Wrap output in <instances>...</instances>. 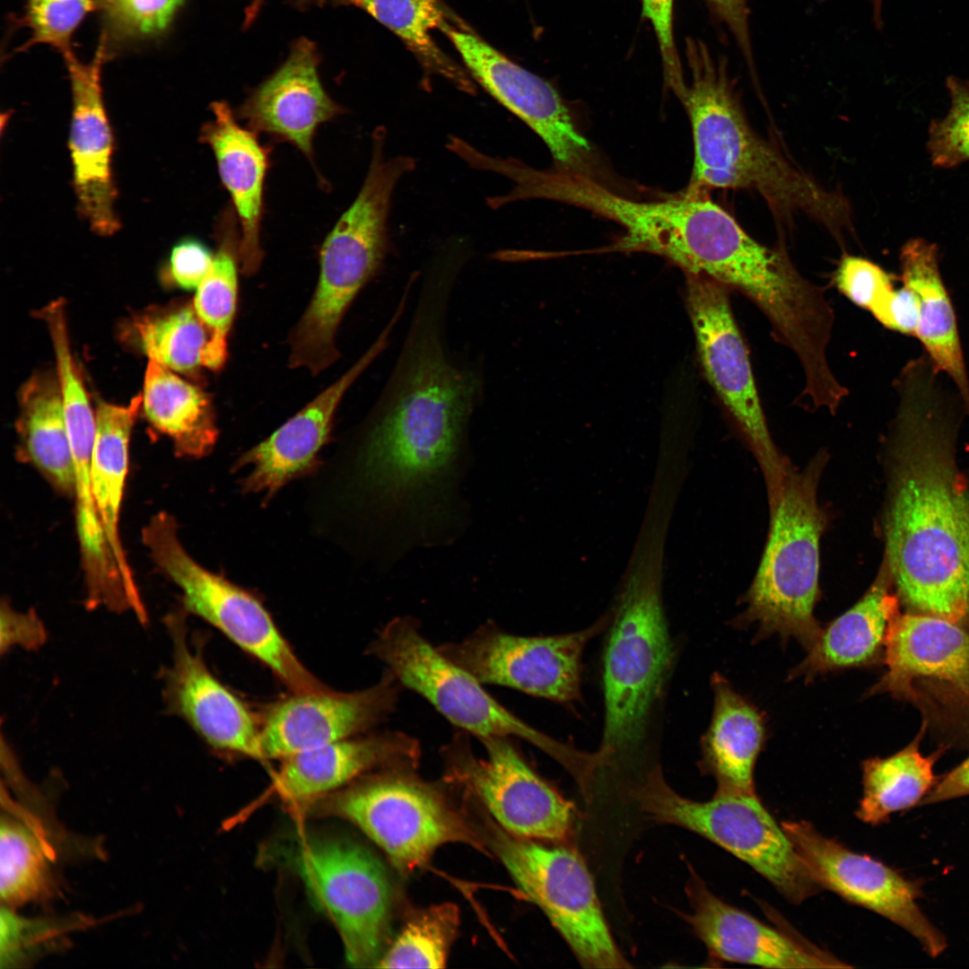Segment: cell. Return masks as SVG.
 I'll list each match as a JSON object with an SVG mask.
<instances>
[{"mask_svg": "<svg viewBox=\"0 0 969 969\" xmlns=\"http://www.w3.org/2000/svg\"><path fill=\"white\" fill-rule=\"evenodd\" d=\"M894 469L886 516L885 563L912 613L960 624L969 617V490L928 366L897 380Z\"/></svg>", "mask_w": 969, "mask_h": 969, "instance_id": "cell-1", "label": "cell"}, {"mask_svg": "<svg viewBox=\"0 0 969 969\" xmlns=\"http://www.w3.org/2000/svg\"><path fill=\"white\" fill-rule=\"evenodd\" d=\"M691 73L681 100L694 139V167L686 192L744 189L759 194L773 214H804L839 235L851 225L850 207L761 137L746 120L724 57L700 39L685 38Z\"/></svg>", "mask_w": 969, "mask_h": 969, "instance_id": "cell-2", "label": "cell"}, {"mask_svg": "<svg viewBox=\"0 0 969 969\" xmlns=\"http://www.w3.org/2000/svg\"><path fill=\"white\" fill-rule=\"evenodd\" d=\"M668 524L644 519L619 586L604 653L605 722L600 751L609 760L641 742L673 661L662 600Z\"/></svg>", "mask_w": 969, "mask_h": 969, "instance_id": "cell-3", "label": "cell"}, {"mask_svg": "<svg viewBox=\"0 0 969 969\" xmlns=\"http://www.w3.org/2000/svg\"><path fill=\"white\" fill-rule=\"evenodd\" d=\"M386 129L372 135L363 184L324 240L315 292L289 336V363L318 375L338 357L335 337L357 293L373 276L388 245L391 197L399 179L415 167L409 156L385 158Z\"/></svg>", "mask_w": 969, "mask_h": 969, "instance_id": "cell-4", "label": "cell"}, {"mask_svg": "<svg viewBox=\"0 0 969 969\" xmlns=\"http://www.w3.org/2000/svg\"><path fill=\"white\" fill-rule=\"evenodd\" d=\"M825 461V453L820 452L800 471L790 466L769 495L768 538L739 618L740 624H759V637H793L808 650L822 632L814 608L819 596L820 539L826 525L817 486Z\"/></svg>", "mask_w": 969, "mask_h": 969, "instance_id": "cell-5", "label": "cell"}, {"mask_svg": "<svg viewBox=\"0 0 969 969\" xmlns=\"http://www.w3.org/2000/svg\"><path fill=\"white\" fill-rule=\"evenodd\" d=\"M368 654L381 661L401 686L428 701L459 730L478 739L496 736L524 739L574 777L588 768L589 753L556 741L511 713L483 684L430 643L416 619L400 616L389 621L369 646Z\"/></svg>", "mask_w": 969, "mask_h": 969, "instance_id": "cell-6", "label": "cell"}, {"mask_svg": "<svg viewBox=\"0 0 969 969\" xmlns=\"http://www.w3.org/2000/svg\"><path fill=\"white\" fill-rule=\"evenodd\" d=\"M142 539L156 567L179 589L185 612L214 626L291 692L327 688L296 656L258 597L205 569L189 554L172 515L160 511L152 516Z\"/></svg>", "mask_w": 969, "mask_h": 969, "instance_id": "cell-7", "label": "cell"}, {"mask_svg": "<svg viewBox=\"0 0 969 969\" xmlns=\"http://www.w3.org/2000/svg\"><path fill=\"white\" fill-rule=\"evenodd\" d=\"M649 818L696 833L747 863L784 897L800 904L817 893L814 881L791 842L755 793L717 789L707 801H694L674 791L659 770L633 790Z\"/></svg>", "mask_w": 969, "mask_h": 969, "instance_id": "cell-8", "label": "cell"}, {"mask_svg": "<svg viewBox=\"0 0 969 969\" xmlns=\"http://www.w3.org/2000/svg\"><path fill=\"white\" fill-rule=\"evenodd\" d=\"M485 839L526 899L546 914L587 968H627L604 916L592 876L573 849L510 834L490 820Z\"/></svg>", "mask_w": 969, "mask_h": 969, "instance_id": "cell-9", "label": "cell"}, {"mask_svg": "<svg viewBox=\"0 0 969 969\" xmlns=\"http://www.w3.org/2000/svg\"><path fill=\"white\" fill-rule=\"evenodd\" d=\"M415 767L390 766L362 780L337 797L338 813L380 847L403 874L425 865L449 842L485 852L482 838L452 809L437 785L413 773Z\"/></svg>", "mask_w": 969, "mask_h": 969, "instance_id": "cell-10", "label": "cell"}, {"mask_svg": "<svg viewBox=\"0 0 969 969\" xmlns=\"http://www.w3.org/2000/svg\"><path fill=\"white\" fill-rule=\"evenodd\" d=\"M291 865L334 922L347 962L374 966L389 936L393 891L379 860L358 844L312 840L291 853Z\"/></svg>", "mask_w": 969, "mask_h": 969, "instance_id": "cell-11", "label": "cell"}, {"mask_svg": "<svg viewBox=\"0 0 969 969\" xmlns=\"http://www.w3.org/2000/svg\"><path fill=\"white\" fill-rule=\"evenodd\" d=\"M729 294L712 279L687 275V307L705 377L759 461L769 493L778 488L790 465L772 439Z\"/></svg>", "mask_w": 969, "mask_h": 969, "instance_id": "cell-12", "label": "cell"}, {"mask_svg": "<svg viewBox=\"0 0 969 969\" xmlns=\"http://www.w3.org/2000/svg\"><path fill=\"white\" fill-rule=\"evenodd\" d=\"M512 738L479 739L486 757L476 756L469 734L459 730L442 748L447 779L477 797L511 834L560 842L573 833V805L537 775Z\"/></svg>", "mask_w": 969, "mask_h": 969, "instance_id": "cell-13", "label": "cell"}, {"mask_svg": "<svg viewBox=\"0 0 969 969\" xmlns=\"http://www.w3.org/2000/svg\"><path fill=\"white\" fill-rule=\"evenodd\" d=\"M606 621L604 617L585 630L551 636L515 635L487 622L466 639L437 649L483 685L567 703L580 696L583 650Z\"/></svg>", "mask_w": 969, "mask_h": 969, "instance_id": "cell-14", "label": "cell"}, {"mask_svg": "<svg viewBox=\"0 0 969 969\" xmlns=\"http://www.w3.org/2000/svg\"><path fill=\"white\" fill-rule=\"evenodd\" d=\"M781 827L820 888L891 921L933 957L947 947L944 935L921 909L913 883L884 863L825 836L807 821H783Z\"/></svg>", "mask_w": 969, "mask_h": 969, "instance_id": "cell-15", "label": "cell"}, {"mask_svg": "<svg viewBox=\"0 0 969 969\" xmlns=\"http://www.w3.org/2000/svg\"><path fill=\"white\" fill-rule=\"evenodd\" d=\"M474 79L546 144L556 168L590 175L591 148L568 107L546 80L462 29H442Z\"/></svg>", "mask_w": 969, "mask_h": 969, "instance_id": "cell-16", "label": "cell"}, {"mask_svg": "<svg viewBox=\"0 0 969 969\" xmlns=\"http://www.w3.org/2000/svg\"><path fill=\"white\" fill-rule=\"evenodd\" d=\"M165 624L172 644V661L161 673L166 711L183 719L214 751L261 759L259 719L189 642L185 611L167 615Z\"/></svg>", "mask_w": 969, "mask_h": 969, "instance_id": "cell-17", "label": "cell"}, {"mask_svg": "<svg viewBox=\"0 0 969 969\" xmlns=\"http://www.w3.org/2000/svg\"><path fill=\"white\" fill-rule=\"evenodd\" d=\"M400 686L386 670L377 684L362 690L291 692L259 718L261 759H284L362 735L394 711Z\"/></svg>", "mask_w": 969, "mask_h": 969, "instance_id": "cell-18", "label": "cell"}, {"mask_svg": "<svg viewBox=\"0 0 969 969\" xmlns=\"http://www.w3.org/2000/svg\"><path fill=\"white\" fill-rule=\"evenodd\" d=\"M391 328L388 325L362 356L337 380L271 435L237 458L232 466L234 471L249 469L240 481L244 493H260L266 504L290 482L316 472L320 465L319 453L330 438L334 415L342 398L383 350Z\"/></svg>", "mask_w": 969, "mask_h": 969, "instance_id": "cell-19", "label": "cell"}, {"mask_svg": "<svg viewBox=\"0 0 969 969\" xmlns=\"http://www.w3.org/2000/svg\"><path fill=\"white\" fill-rule=\"evenodd\" d=\"M63 56L71 83L69 149L77 208L94 232L112 235L120 223L115 212L117 191L111 172L113 137L101 89L107 51L100 39L88 63L78 60L73 51Z\"/></svg>", "mask_w": 969, "mask_h": 969, "instance_id": "cell-20", "label": "cell"}, {"mask_svg": "<svg viewBox=\"0 0 969 969\" xmlns=\"http://www.w3.org/2000/svg\"><path fill=\"white\" fill-rule=\"evenodd\" d=\"M315 45L301 39L284 64L244 100L238 117L249 129L287 142L313 162L318 127L344 113L325 91Z\"/></svg>", "mask_w": 969, "mask_h": 969, "instance_id": "cell-21", "label": "cell"}, {"mask_svg": "<svg viewBox=\"0 0 969 969\" xmlns=\"http://www.w3.org/2000/svg\"><path fill=\"white\" fill-rule=\"evenodd\" d=\"M686 893L692 913L685 920L717 960L769 968L851 966L723 902L697 876Z\"/></svg>", "mask_w": 969, "mask_h": 969, "instance_id": "cell-22", "label": "cell"}, {"mask_svg": "<svg viewBox=\"0 0 969 969\" xmlns=\"http://www.w3.org/2000/svg\"><path fill=\"white\" fill-rule=\"evenodd\" d=\"M884 648L886 671L869 695H907L917 680L926 678L947 685L969 703V633L959 624L897 609Z\"/></svg>", "mask_w": 969, "mask_h": 969, "instance_id": "cell-23", "label": "cell"}, {"mask_svg": "<svg viewBox=\"0 0 969 969\" xmlns=\"http://www.w3.org/2000/svg\"><path fill=\"white\" fill-rule=\"evenodd\" d=\"M210 108L214 118L203 125L199 138L214 153L238 218L240 271L253 275L263 259L260 231L269 150L260 144L257 133L237 122L228 103L216 101Z\"/></svg>", "mask_w": 969, "mask_h": 969, "instance_id": "cell-24", "label": "cell"}, {"mask_svg": "<svg viewBox=\"0 0 969 969\" xmlns=\"http://www.w3.org/2000/svg\"><path fill=\"white\" fill-rule=\"evenodd\" d=\"M421 755L418 740L400 731L359 735L284 758L275 785L292 800H307L375 769L416 765Z\"/></svg>", "mask_w": 969, "mask_h": 969, "instance_id": "cell-25", "label": "cell"}, {"mask_svg": "<svg viewBox=\"0 0 969 969\" xmlns=\"http://www.w3.org/2000/svg\"><path fill=\"white\" fill-rule=\"evenodd\" d=\"M141 408L142 394L134 397L127 405L98 403L91 488L106 541L131 602L132 613L144 622L148 619L147 610L129 564L119 528L128 472L130 436Z\"/></svg>", "mask_w": 969, "mask_h": 969, "instance_id": "cell-26", "label": "cell"}, {"mask_svg": "<svg viewBox=\"0 0 969 969\" xmlns=\"http://www.w3.org/2000/svg\"><path fill=\"white\" fill-rule=\"evenodd\" d=\"M892 580L884 562L876 581L850 609L831 622L790 677L810 680L830 671L871 663L882 646L889 622L898 609Z\"/></svg>", "mask_w": 969, "mask_h": 969, "instance_id": "cell-27", "label": "cell"}, {"mask_svg": "<svg viewBox=\"0 0 969 969\" xmlns=\"http://www.w3.org/2000/svg\"><path fill=\"white\" fill-rule=\"evenodd\" d=\"M902 281L919 296L921 316L916 336L936 371L955 382L969 411V380L956 314L938 266L936 244L921 238L909 240L900 254Z\"/></svg>", "mask_w": 969, "mask_h": 969, "instance_id": "cell-28", "label": "cell"}, {"mask_svg": "<svg viewBox=\"0 0 969 969\" xmlns=\"http://www.w3.org/2000/svg\"><path fill=\"white\" fill-rule=\"evenodd\" d=\"M714 709L703 738L705 767L718 789L755 793L754 768L764 741L761 713L720 676L712 678Z\"/></svg>", "mask_w": 969, "mask_h": 969, "instance_id": "cell-29", "label": "cell"}, {"mask_svg": "<svg viewBox=\"0 0 969 969\" xmlns=\"http://www.w3.org/2000/svg\"><path fill=\"white\" fill-rule=\"evenodd\" d=\"M142 408L179 457L201 458L213 451L219 430L210 397L153 360L144 373Z\"/></svg>", "mask_w": 969, "mask_h": 969, "instance_id": "cell-30", "label": "cell"}, {"mask_svg": "<svg viewBox=\"0 0 969 969\" xmlns=\"http://www.w3.org/2000/svg\"><path fill=\"white\" fill-rule=\"evenodd\" d=\"M19 453L58 493L74 496V473L57 374H33L19 395Z\"/></svg>", "mask_w": 969, "mask_h": 969, "instance_id": "cell-31", "label": "cell"}, {"mask_svg": "<svg viewBox=\"0 0 969 969\" xmlns=\"http://www.w3.org/2000/svg\"><path fill=\"white\" fill-rule=\"evenodd\" d=\"M235 211L227 207L216 224L217 248L212 265L196 289L193 306L210 336L203 366L220 371L228 357L227 338L237 308L240 232Z\"/></svg>", "mask_w": 969, "mask_h": 969, "instance_id": "cell-32", "label": "cell"}, {"mask_svg": "<svg viewBox=\"0 0 969 969\" xmlns=\"http://www.w3.org/2000/svg\"><path fill=\"white\" fill-rule=\"evenodd\" d=\"M2 816L0 893L3 906L13 909L49 897L55 881V852L43 827L24 815Z\"/></svg>", "mask_w": 969, "mask_h": 969, "instance_id": "cell-33", "label": "cell"}, {"mask_svg": "<svg viewBox=\"0 0 969 969\" xmlns=\"http://www.w3.org/2000/svg\"><path fill=\"white\" fill-rule=\"evenodd\" d=\"M935 756L919 751V740L886 758L862 764L863 793L856 810L862 822L878 825L921 800L935 784Z\"/></svg>", "mask_w": 969, "mask_h": 969, "instance_id": "cell-34", "label": "cell"}, {"mask_svg": "<svg viewBox=\"0 0 969 969\" xmlns=\"http://www.w3.org/2000/svg\"><path fill=\"white\" fill-rule=\"evenodd\" d=\"M353 4L394 32L426 65L467 92L470 82L447 62L432 38V31L445 25L439 0H341Z\"/></svg>", "mask_w": 969, "mask_h": 969, "instance_id": "cell-35", "label": "cell"}, {"mask_svg": "<svg viewBox=\"0 0 969 969\" xmlns=\"http://www.w3.org/2000/svg\"><path fill=\"white\" fill-rule=\"evenodd\" d=\"M144 353L162 366L188 375L197 374L209 341V331L193 303L141 317L135 323Z\"/></svg>", "mask_w": 969, "mask_h": 969, "instance_id": "cell-36", "label": "cell"}, {"mask_svg": "<svg viewBox=\"0 0 969 969\" xmlns=\"http://www.w3.org/2000/svg\"><path fill=\"white\" fill-rule=\"evenodd\" d=\"M459 927L451 903L425 908L403 926L376 964L378 968H443Z\"/></svg>", "mask_w": 969, "mask_h": 969, "instance_id": "cell-37", "label": "cell"}, {"mask_svg": "<svg viewBox=\"0 0 969 969\" xmlns=\"http://www.w3.org/2000/svg\"><path fill=\"white\" fill-rule=\"evenodd\" d=\"M185 0H98L107 54L115 47L156 38L171 23Z\"/></svg>", "mask_w": 969, "mask_h": 969, "instance_id": "cell-38", "label": "cell"}, {"mask_svg": "<svg viewBox=\"0 0 969 969\" xmlns=\"http://www.w3.org/2000/svg\"><path fill=\"white\" fill-rule=\"evenodd\" d=\"M951 106L947 114L929 127L927 149L934 167L949 169L969 161V83L947 79Z\"/></svg>", "mask_w": 969, "mask_h": 969, "instance_id": "cell-39", "label": "cell"}, {"mask_svg": "<svg viewBox=\"0 0 969 969\" xmlns=\"http://www.w3.org/2000/svg\"><path fill=\"white\" fill-rule=\"evenodd\" d=\"M80 923L69 919H30L18 916L11 908L1 910L2 966L27 962L52 947L65 931Z\"/></svg>", "mask_w": 969, "mask_h": 969, "instance_id": "cell-40", "label": "cell"}, {"mask_svg": "<svg viewBox=\"0 0 969 969\" xmlns=\"http://www.w3.org/2000/svg\"><path fill=\"white\" fill-rule=\"evenodd\" d=\"M98 0H27L24 23L31 30V44H47L63 55L71 52L74 31Z\"/></svg>", "mask_w": 969, "mask_h": 969, "instance_id": "cell-41", "label": "cell"}, {"mask_svg": "<svg viewBox=\"0 0 969 969\" xmlns=\"http://www.w3.org/2000/svg\"><path fill=\"white\" fill-rule=\"evenodd\" d=\"M893 281L892 275L878 265L849 254L842 258L834 275L838 290L869 312L894 288Z\"/></svg>", "mask_w": 969, "mask_h": 969, "instance_id": "cell-42", "label": "cell"}, {"mask_svg": "<svg viewBox=\"0 0 969 969\" xmlns=\"http://www.w3.org/2000/svg\"><path fill=\"white\" fill-rule=\"evenodd\" d=\"M674 3L642 0V16L650 23L657 39L666 83L680 98L686 83L674 34Z\"/></svg>", "mask_w": 969, "mask_h": 969, "instance_id": "cell-43", "label": "cell"}, {"mask_svg": "<svg viewBox=\"0 0 969 969\" xmlns=\"http://www.w3.org/2000/svg\"><path fill=\"white\" fill-rule=\"evenodd\" d=\"M214 254L195 238H185L171 249L168 273L172 282L185 290L196 289L206 275Z\"/></svg>", "mask_w": 969, "mask_h": 969, "instance_id": "cell-44", "label": "cell"}, {"mask_svg": "<svg viewBox=\"0 0 969 969\" xmlns=\"http://www.w3.org/2000/svg\"><path fill=\"white\" fill-rule=\"evenodd\" d=\"M712 18L733 38L750 74H756L749 25V0H703Z\"/></svg>", "mask_w": 969, "mask_h": 969, "instance_id": "cell-45", "label": "cell"}, {"mask_svg": "<svg viewBox=\"0 0 969 969\" xmlns=\"http://www.w3.org/2000/svg\"><path fill=\"white\" fill-rule=\"evenodd\" d=\"M870 313L886 328L915 336L921 316L920 299L906 285L896 290L893 288Z\"/></svg>", "mask_w": 969, "mask_h": 969, "instance_id": "cell-46", "label": "cell"}, {"mask_svg": "<svg viewBox=\"0 0 969 969\" xmlns=\"http://www.w3.org/2000/svg\"><path fill=\"white\" fill-rule=\"evenodd\" d=\"M47 640V631L34 610L21 612L7 600L1 604V653L14 646L37 650Z\"/></svg>", "mask_w": 969, "mask_h": 969, "instance_id": "cell-47", "label": "cell"}, {"mask_svg": "<svg viewBox=\"0 0 969 969\" xmlns=\"http://www.w3.org/2000/svg\"><path fill=\"white\" fill-rule=\"evenodd\" d=\"M969 795V757L936 781L921 805L936 804Z\"/></svg>", "mask_w": 969, "mask_h": 969, "instance_id": "cell-48", "label": "cell"}, {"mask_svg": "<svg viewBox=\"0 0 969 969\" xmlns=\"http://www.w3.org/2000/svg\"><path fill=\"white\" fill-rule=\"evenodd\" d=\"M883 0H873V15L875 23L880 27L882 24L881 12Z\"/></svg>", "mask_w": 969, "mask_h": 969, "instance_id": "cell-49", "label": "cell"}, {"mask_svg": "<svg viewBox=\"0 0 969 969\" xmlns=\"http://www.w3.org/2000/svg\"><path fill=\"white\" fill-rule=\"evenodd\" d=\"M662 455H668V454H662ZM660 456H661V455H660ZM668 456H670V455H668ZM673 457H676V456H673ZM676 458H677V457H676ZM680 459H681V458H680ZM681 460H682V461H684L683 459H681ZM684 463H685V461H684Z\"/></svg>", "mask_w": 969, "mask_h": 969, "instance_id": "cell-50", "label": "cell"}]
</instances>
